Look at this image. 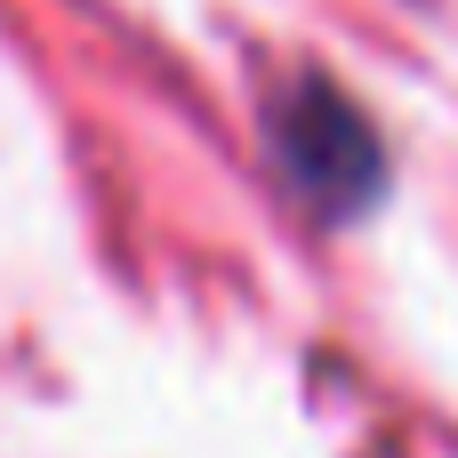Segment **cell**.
<instances>
[{"label": "cell", "mask_w": 458, "mask_h": 458, "mask_svg": "<svg viewBox=\"0 0 458 458\" xmlns=\"http://www.w3.org/2000/svg\"><path fill=\"white\" fill-rule=\"evenodd\" d=\"M266 129H274L282 177H290L314 209H330V217H354V209L378 193V177H386V153H378L362 105L338 97L330 81H290V89H274Z\"/></svg>", "instance_id": "cell-1"}]
</instances>
